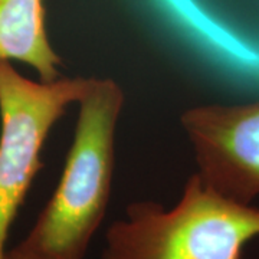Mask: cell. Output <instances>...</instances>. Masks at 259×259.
Here are the masks:
<instances>
[{
  "mask_svg": "<svg viewBox=\"0 0 259 259\" xmlns=\"http://www.w3.org/2000/svg\"><path fill=\"white\" fill-rule=\"evenodd\" d=\"M90 78L42 82L0 61V259H6L12 225L42 168V148L66 110L79 101Z\"/></svg>",
  "mask_w": 259,
  "mask_h": 259,
  "instance_id": "3957f363",
  "label": "cell"
},
{
  "mask_svg": "<svg viewBox=\"0 0 259 259\" xmlns=\"http://www.w3.org/2000/svg\"><path fill=\"white\" fill-rule=\"evenodd\" d=\"M6 259H28V258H25V256H22V255L16 253L13 249H10L8 250V253H6Z\"/></svg>",
  "mask_w": 259,
  "mask_h": 259,
  "instance_id": "8992f818",
  "label": "cell"
},
{
  "mask_svg": "<svg viewBox=\"0 0 259 259\" xmlns=\"http://www.w3.org/2000/svg\"><path fill=\"white\" fill-rule=\"evenodd\" d=\"M0 61L32 66L42 82L61 78V58L45 26L44 0H0Z\"/></svg>",
  "mask_w": 259,
  "mask_h": 259,
  "instance_id": "5b68a950",
  "label": "cell"
},
{
  "mask_svg": "<svg viewBox=\"0 0 259 259\" xmlns=\"http://www.w3.org/2000/svg\"><path fill=\"white\" fill-rule=\"evenodd\" d=\"M76 104L74 141L59 185L28 236L13 248L28 259H83L107 212L124 93L111 78H90Z\"/></svg>",
  "mask_w": 259,
  "mask_h": 259,
  "instance_id": "6da1fadb",
  "label": "cell"
},
{
  "mask_svg": "<svg viewBox=\"0 0 259 259\" xmlns=\"http://www.w3.org/2000/svg\"><path fill=\"white\" fill-rule=\"evenodd\" d=\"M259 236V207L204 185L196 173L176 206L136 202L105 235L102 259H242Z\"/></svg>",
  "mask_w": 259,
  "mask_h": 259,
  "instance_id": "7a4b0ae2",
  "label": "cell"
},
{
  "mask_svg": "<svg viewBox=\"0 0 259 259\" xmlns=\"http://www.w3.org/2000/svg\"><path fill=\"white\" fill-rule=\"evenodd\" d=\"M180 122L204 185L241 203L259 196V101L193 107Z\"/></svg>",
  "mask_w": 259,
  "mask_h": 259,
  "instance_id": "277c9868",
  "label": "cell"
}]
</instances>
